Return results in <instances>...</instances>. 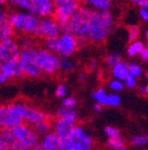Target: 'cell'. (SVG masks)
<instances>
[{"instance_id":"obj_56","label":"cell","mask_w":148,"mask_h":150,"mask_svg":"<svg viewBox=\"0 0 148 150\" xmlns=\"http://www.w3.org/2000/svg\"><path fill=\"white\" fill-rule=\"evenodd\" d=\"M147 47H148V42H147Z\"/></svg>"},{"instance_id":"obj_30","label":"cell","mask_w":148,"mask_h":150,"mask_svg":"<svg viewBox=\"0 0 148 150\" xmlns=\"http://www.w3.org/2000/svg\"><path fill=\"white\" fill-rule=\"evenodd\" d=\"M12 3L20 10L26 12H33V3L31 2V0H12Z\"/></svg>"},{"instance_id":"obj_26","label":"cell","mask_w":148,"mask_h":150,"mask_svg":"<svg viewBox=\"0 0 148 150\" xmlns=\"http://www.w3.org/2000/svg\"><path fill=\"white\" fill-rule=\"evenodd\" d=\"M130 144L134 147H144L148 145V135L147 134H135L131 137Z\"/></svg>"},{"instance_id":"obj_32","label":"cell","mask_w":148,"mask_h":150,"mask_svg":"<svg viewBox=\"0 0 148 150\" xmlns=\"http://www.w3.org/2000/svg\"><path fill=\"white\" fill-rule=\"evenodd\" d=\"M121 61H122V58H121L120 53L113 52V53H110V54H108L106 57L105 64H106V66H108L109 68H111V67H113L114 65H117Z\"/></svg>"},{"instance_id":"obj_52","label":"cell","mask_w":148,"mask_h":150,"mask_svg":"<svg viewBox=\"0 0 148 150\" xmlns=\"http://www.w3.org/2000/svg\"><path fill=\"white\" fill-rule=\"evenodd\" d=\"M80 1H85V2H86V0H80Z\"/></svg>"},{"instance_id":"obj_2","label":"cell","mask_w":148,"mask_h":150,"mask_svg":"<svg viewBox=\"0 0 148 150\" xmlns=\"http://www.w3.org/2000/svg\"><path fill=\"white\" fill-rule=\"evenodd\" d=\"M91 10L88 6H80L69 20V32L80 40V44H85L89 40L90 33V13Z\"/></svg>"},{"instance_id":"obj_31","label":"cell","mask_w":148,"mask_h":150,"mask_svg":"<svg viewBox=\"0 0 148 150\" xmlns=\"http://www.w3.org/2000/svg\"><path fill=\"white\" fill-rule=\"evenodd\" d=\"M107 146L111 149H117V148L125 146V139L122 136H117V137H111L107 139Z\"/></svg>"},{"instance_id":"obj_15","label":"cell","mask_w":148,"mask_h":150,"mask_svg":"<svg viewBox=\"0 0 148 150\" xmlns=\"http://www.w3.org/2000/svg\"><path fill=\"white\" fill-rule=\"evenodd\" d=\"M75 126L76 125L73 124V122L58 118V117H56L55 119L52 120V129L57 135L59 136V139H61V144H64L71 136Z\"/></svg>"},{"instance_id":"obj_42","label":"cell","mask_w":148,"mask_h":150,"mask_svg":"<svg viewBox=\"0 0 148 150\" xmlns=\"http://www.w3.org/2000/svg\"><path fill=\"white\" fill-rule=\"evenodd\" d=\"M97 65H98V62H97L95 59L91 60L88 64H87V71L91 72V71H93V70H95V69H96Z\"/></svg>"},{"instance_id":"obj_20","label":"cell","mask_w":148,"mask_h":150,"mask_svg":"<svg viewBox=\"0 0 148 150\" xmlns=\"http://www.w3.org/2000/svg\"><path fill=\"white\" fill-rule=\"evenodd\" d=\"M56 117L65 119V120H68V121H70V122H73V124H76L77 112L74 110V109L60 107L59 109L56 111Z\"/></svg>"},{"instance_id":"obj_47","label":"cell","mask_w":148,"mask_h":150,"mask_svg":"<svg viewBox=\"0 0 148 150\" xmlns=\"http://www.w3.org/2000/svg\"><path fill=\"white\" fill-rule=\"evenodd\" d=\"M115 150H129V149L127 147H126V146H122V147L117 148V149H115Z\"/></svg>"},{"instance_id":"obj_18","label":"cell","mask_w":148,"mask_h":150,"mask_svg":"<svg viewBox=\"0 0 148 150\" xmlns=\"http://www.w3.org/2000/svg\"><path fill=\"white\" fill-rule=\"evenodd\" d=\"M16 30L9 20V13L6 11L0 12V42L12 40L14 38Z\"/></svg>"},{"instance_id":"obj_46","label":"cell","mask_w":148,"mask_h":150,"mask_svg":"<svg viewBox=\"0 0 148 150\" xmlns=\"http://www.w3.org/2000/svg\"><path fill=\"white\" fill-rule=\"evenodd\" d=\"M86 78H87V77H86L85 74H80V75H78V81H80V82H84V81L86 80Z\"/></svg>"},{"instance_id":"obj_39","label":"cell","mask_w":148,"mask_h":150,"mask_svg":"<svg viewBox=\"0 0 148 150\" xmlns=\"http://www.w3.org/2000/svg\"><path fill=\"white\" fill-rule=\"evenodd\" d=\"M138 78H135V77H133V76L129 75L127 78L124 80V83H125V87H127V88H129V90H132V88H134V87L138 86V81H137Z\"/></svg>"},{"instance_id":"obj_45","label":"cell","mask_w":148,"mask_h":150,"mask_svg":"<svg viewBox=\"0 0 148 150\" xmlns=\"http://www.w3.org/2000/svg\"><path fill=\"white\" fill-rule=\"evenodd\" d=\"M103 109H104V105L101 103H97V102H95V104L93 105V111L96 113H101L103 111Z\"/></svg>"},{"instance_id":"obj_5","label":"cell","mask_w":148,"mask_h":150,"mask_svg":"<svg viewBox=\"0 0 148 150\" xmlns=\"http://www.w3.org/2000/svg\"><path fill=\"white\" fill-rule=\"evenodd\" d=\"M11 133L15 141L17 142L21 150H29L32 148H37L39 144V136L34 131L31 125L23 124L11 129Z\"/></svg>"},{"instance_id":"obj_12","label":"cell","mask_w":148,"mask_h":150,"mask_svg":"<svg viewBox=\"0 0 148 150\" xmlns=\"http://www.w3.org/2000/svg\"><path fill=\"white\" fill-rule=\"evenodd\" d=\"M24 74L19 60L8 61L0 64V83H6L10 80L22 78Z\"/></svg>"},{"instance_id":"obj_28","label":"cell","mask_w":148,"mask_h":150,"mask_svg":"<svg viewBox=\"0 0 148 150\" xmlns=\"http://www.w3.org/2000/svg\"><path fill=\"white\" fill-rule=\"evenodd\" d=\"M106 96H107V93H106L105 88H103V87H98V88H96L95 91H93L91 94L92 99H93L95 102L103 104V105H104V102H105Z\"/></svg>"},{"instance_id":"obj_22","label":"cell","mask_w":148,"mask_h":150,"mask_svg":"<svg viewBox=\"0 0 148 150\" xmlns=\"http://www.w3.org/2000/svg\"><path fill=\"white\" fill-rule=\"evenodd\" d=\"M144 49H145V45L141 40H134V42L129 43V45L127 46V54L130 58H134L138 54H140Z\"/></svg>"},{"instance_id":"obj_6","label":"cell","mask_w":148,"mask_h":150,"mask_svg":"<svg viewBox=\"0 0 148 150\" xmlns=\"http://www.w3.org/2000/svg\"><path fill=\"white\" fill-rule=\"evenodd\" d=\"M35 55L43 74L52 76L60 70V57L57 53L46 49L45 47H38L35 50Z\"/></svg>"},{"instance_id":"obj_9","label":"cell","mask_w":148,"mask_h":150,"mask_svg":"<svg viewBox=\"0 0 148 150\" xmlns=\"http://www.w3.org/2000/svg\"><path fill=\"white\" fill-rule=\"evenodd\" d=\"M55 13L53 17L60 25V27L67 26L72 15L80 8V0H54Z\"/></svg>"},{"instance_id":"obj_14","label":"cell","mask_w":148,"mask_h":150,"mask_svg":"<svg viewBox=\"0 0 148 150\" xmlns=\"http://www.w3.org/2000/svg\"><path fill=\"white\" fill-rule=\"evenodd\" d=\"M21 53V47L18 42L12 40L0 42V62H8V61L19 60Z\"/></svg>"},{"instance_id":"obj_57","label":"cell","mask_w":148,"mask_h":150,"mask_svg":"<svg viewBox=\"0 0 148 150\" xmlns=\"http://www.w3.org/2000/svg\"><path fill=\"white\" fill-rule=\"evenodd\" d=\"M60 150H63V149H60Z\"/></svg>"},{"instance_id":"obj_36","label":"cell","mask_w":148,"mask_h":150,"mask_svg":"<svg viewBox=\"0 0 148 150\" xmlns=\"http://www.w3.org/2000/svg\"><path fill=\"white\" fill-rule=\"evenodd\" d=\"M105 134L107 135L108 139H111V137H117V136H121V132L120 130L115 127H112V126H107L104 130Z\"/></svg>"},{"instance_id":"obj_23","label":"cell","mask_w":148,"mask_h":150,"mask_svg":"<svg viewBox=\"0 0 148 150\" xmlns=\"http://www.w3.org/2000/svg\"><path fill=\"white\" fill-rule=\"evenodd\" d=\"M32 127H33L35 132L37 133V135L39 136V137H43V136H45L46 134H48L50 131H52L51 130L52 121H50V119H49V120L41 121L39 124L34 125V126H32Z\"/></svg>"},{"instance_id":"obj_24","label":"cell","mask_w":148,"mask_h":150,"mask_svg":"<svg viewBox=\"0 0 148 150\" xmlns=\"http://www.w3.org/2000/svg\"><path fill=\"white\" fill-rule=\"evenodd\" d=\"M58 44H59V36L43 38V47L50 51L54 52V53H57V51H58Z\"/></svg>"},{"instance_id":"obj_49","label":"cell","mask_w":148,"mask_h":150,"mask_svg":"<svg viewBox=\"0 0 148 150\" xmlns=\"http://www.w3.org/2000/svg\"><path fill=\"white\" fill-rule=\"evenodd\" d=\"M145 77H146V79H147V81H148V70L145 72Z\"/></svg>"},{"instance_id":"obj_27","label":"cell","mask_w":148,"mask_h":150,"mask_svg":"<svg viewBox=\"0 0 148 150\" xmlns=\"http://www.w3.org/2000/svg\"><path fill=\"white\" fill-rule=\"evenodd\" d=\"M75 68V62L70 58H60V71L71 72Z\"/></svg>"},{"instance_id":"obj_40","label":"cell","mask_w":148,"mask_h":150,"mask_svg":"<svg viewBox=\"0 0 148 150\" xmlns=\"http://www.w3.org/2000/svg\"><path fill=\"white\" fill-rule=\"evenodd\" d=\"M138 92L141 96L147 97L148 96V83H141L138 86Z\"/></svg>"},{"instance_id":"obj_10","label":"cell","mask_w":148,"mask_h":150,"mask_svg":"<svg viewBox=\"0 0 148 150\" xmlns=\"http://www.w3.org/2000/svg\"><path fill=\"white\" fill-rule=\"evenodd\" d=\"M22 117L15 110L13 104H2L0 107V126L1 129H13L19 125L23 124Z\"/></svg>"},{"instance_id":"obj_4","label":"cell","mask_w":148,"mask_h":150,"mask_svg":"<svg viewBox=\"0 0 148 150\" xmlns=\"http://www.w3.org/2000/svg\"><path fill=\"white\" fill-rule=\"evenodd\" d=\"M94 141L85 128L82 126H75L71 136L61 144L63 150H92Z\"/></svg>"},{"instance_id":"obj_17","label":"cell","mask_w":148,"mask_h":150,"mask_svg":"<svg viewBox=\"0 0 148 150\" xmlns=\"http://www.w3.org/2000/svg\"><path fill=\"white\" fill-rule=\"evenodd\" d=\"M37 148L39 150H60L61 149V139L52 130L41 137Z\"/></svg>"},{"instance_id":"obj_19","label":"cell","mask_w":148,"mask_h":150,"mask_svg":"<svg viewBox=\"0 0 148 150\" xmlns=\"http://www.w3.org/2000/svg\"><path fill=\"white\" fill-rule=\"evenodd\" d=\"M110 75L112 78L124 81L129 76V64L125 61H121L110 68Z\"/></svg>"},{"instance_id":"obj_3","label":"cell","mask_w":148,"mask_h":150,"mask_svg":"<svg viewBox=\"0 0 148 150\" xmlns=\"http://www.w3.org/2000/svg\"><path fill=\"white\" fill-rule=\"evenodd\" d=\"M9 20L14 27L16 32H21L22 34L36 35L40 18L32 12L15 11L9 13Z\"/></svg>"},{"instance_id":"obj_25","label":"cell","mask_w":148,"mask_h":150,"mask_svg":"<svg viewBox=\"0 0 148 150\" xmlns=\"http://www.w3.org/2000/svg\"><path fill=\"white\" fill-rule=\"evenodd\" d=\"M121 102H122V99L120 96L115 93H111V94H107V96H106L104 105L109 108H117L120 105Z\"/></svg>"},{"instance_id":"obj_33","label":"cell","mask_w":148,"mask_h":150,"mask_svg":"<svg viewBox=\"0 0 148 150\" xmlns=\"http://www.w3.org/2000/svg\"><path fill=\"white\" fill-rule=\"evenodd\" d=\"M143 74V68L139 63L132 62L129 63V75L133 76L135 78H140Z\"/></svg>"},{"instance_id":"obj_37","label":"cell","mask_w":148,"mask_h":150,"mask_svg":"<svg viewBox=\"0 0 148 150\" xmlns=\"http://www.w3.org/2000/svg\"><path fill=\"white\" fill-rule=\"evenodd\" d=\"M76 105H77V99L76 98H74V97H65V98H63V101H61V107L74 109Z\"/></svg>"},{"instance_id":"obj_41","label":"cell","mask_w":148,"mask_h":150,"mask_svg":"<svg viewBox=\"0 0 148 150\" xmlns=\"http://www.w3.org/2000/svg\"><path fill=\"white\" fill-rule=\"evenodd\" d=\"M134 6H139L140 9L148 10V0H131Z\"/></svg>"},{"instance_id":"obj_44","label":"cell","mask_w":148,"mask_h":150,"mask_svg":"<svg viewBox=\"0 0 148 150\" xmlns=\"http://www.w3.org/2000/svg\"><path fill=\"white\" fill-rule=\"evenodd\" d=\"M140 58L143 62H148V47H145V49L140 53Z\"/></svg>"},{"instance_id":"obj_55","label":"cell","mask_w":148,"mask_h":150,"mask_svg":"<svg viewBox=\"0 0 148 150\" xmlns=\"http://www.w3.org/2000/svg\"><path fill=\"white\" fill-rule=\"evenodd\" d=\"M124 1H128V0H124Z\"/></svg>"},{"instance_id":"obj_53","label":"cell","mask_w":148,"mask_h":150,"mask_svg":"<svg viewBox=\"0 0 148 150\" xmlns=\"http://www.w3.org/2000/svg\"><path fill=\"white\" fill-rule=\"evenodd\" d=\"M33 1H35V0H31V2H33Z\"/></svg>"},{"instance_id":"obj_29","label":"cell","mask_w":148,"mask_h":150,"mask_svg":"<svg viewBox=\"0 0 148 150\" xmlns=\"http://www.w3.org/2000/svg\"><path fill=\"white\" fill-rule=\"evenodd\" d=\"M108 87L110 88L111 92L119 93V92H122V91L124 90L125 83H124V81L123 80H119V79L112 78L108 82Z\"/></svg>"},{"instance_id":"obj_38","label":"cell","mask_w":148,"mask_h":150,"mask_svg":"<svg viewBox=\"0 0 148 150\" xmlns=\"http://www.w3.org/2000/svg\"><path fill=\"white\" fill-rule=\"evenodd\" d=\"M67 93H68V88L65 84H58L55 88V96L58 97V98H65L67 96Z\"/></svg>"},{"instance_id":"obj_34","label":"cell","mask_w":148,"mask_h":150,"mask_svg":"<svg viewBox=\"0 0 148 150\" xmlns=\"http://www.w3.org/2000/svg\"><path fill=\"white\" fill-rule=\"evenodd\" d=\"M18 44L20 45L21 49H27V48H32V47H34L33 46V40H32L31 35L23 34L22 36L19 38Z\"/></svg>"},{"instance_id":"obj_13","label":"cell","mask_w":148,"mask_h":150,"mask_svg":"<svg viewBox=\"0 0 148 150\" xmlns=\"http://www.w3.org/2000/svg\"><path fill=\"white\" fill-rule=\"evenodd\" d=\"M60 34H61V27L53 16L52 17L40 18L36 36L47 38L59 36Z\"/></svg>"},{"instance_id":"obj_43","label":"cell","mask_w":148,"mask_h":150,"mask_svg":"<svg viewBox=\"0 0 148 150\" xmlns=\"http://www.w3.org/2000/svg\"><path fill=\"white\" fill-rule=\"evenodd\" d=\"M139 17L145 21V23H148V10L147 9H140L139 10Z\"/></svg>"},{"instance_id":"obj_8","label":"cell","mask_w":148,"mask_h":150,"mask_svg":"<svg viewBox=\"0 0 148 150\" xmlns=\"http://www.w3.org/2000/svg\"><path fill=\"white\" fill-rule=\"evenodd\" d=\"M35 50H36L35 47L21 49L19 57V63L21 65L23 74L29 78H40L43 75V71L36 60Z\"/></svg>"},{"instance_id":"obj_35","label":"cell","mask_w":148,"mask_h":150,"mask_svg":"<svg viewBox=\"0 0 148 150\" xmlns=\"http://www.w3.org/2000/svg\"><path fill=\"white\" fill-rule=\"evenodd\" d=\"M140 36V28L138 26H130L128 28V40L134 42L139 40Z\"/></svg>"},{"instance_id":"obj_21","label":"cell","mask_w":148,"mask_h":150,"mask_svg":"<svg viewBox=\"0 0 148 150\" xmlns=\"http://www.w3.org/2000/svg\"><path fill=\"white\" fill-rule=\"evenodd\" d=\"M86 3L90 9L100 12L109 11L112 6L111 0H86Z\"/></svg>"},{"instance_id":"obj_11","label":"cell","mask_w":148,"mask_h":150,"mask_svg":"<svg viewBox=\"0 0 148 150\" xmlns=\"http://www.w3.org/2000/svg\"><path fill=\"white\" fill-rule=\"evenodd\" d=\"M80 47V40L70 32H61L59 35V44L57 54L60 58H70Z\"/></svg>"},{"instance_id":"obj_1","label":"cell","mask_w":148,"mask_h":150,"mask_svg":"<svg viewBox=\"0 0 148 150\" xmlns=\"http://www.w3.org/2000/svg\"><path fill=\"white\" fill-rule=\"evenodd\" d=\"M113 26L114 18L110 11L100 12L91 10L89 40L94 44H101L105 42L110 35Z\"/></svg>"},{"instance_id":"obj_50","label":"cell","mask_w":148,"mask_h":150,"mask_svg":"<svg viewBox=\"0 0 148 150\" xmlns=\"http://www.w3.org/2000/svg\"><path fill=\"white\" fill-rule=\"evenodd\" d=\"M145 36H146V38H147V40H148V30L146 31V33H145Z\"/></svg>"},{"instance_id":"obj_48","label":"cell","mask_w":148,"mask_h":150,"mask_svg":"<svg viewBox=\"0 0 148 150\" xmlns=\"http://www.w3.org/2000/svg\"><path fill=\"white\" fill-rule=\"evenodd\" d=\"M1 3H6V2H12V0H0Z\"/></svg>"},{"instance_id":"obj_51","label":"cell","mask_w":148,"mask_h":150,"mask_svg":"<svg viewBox=\"0 0 148 150\" xmlns=\"http://www.w3.org/2000/svg\"><path fill=\"white\" fill-rule=\"evenodd\" d=\"M29 150H39L38 148H32V149H29Z\"/></svg>"},{"instance_id":"obj_7","label":"cell","mask_w":148,"mask_h":150,"mask_svg":"<svg viewBox=\"0 0 148 150\" xmlns=\"http://www.w3.org/2000/svg\"><path fill=\"white\" fill-rule=\"evenodd\" d=\"M11 103L13 104L15 110L20 114V116L22 117L23 121L26 124L34 126V125L39 124L41 121L49 120L48 114H46L45 112H43V111L37 109V108L33 107L31 104H29L28 102L18 100L11 102Z\"/></svg>"},{"instance_id":"obj_16","label":"cell","mask_w":148,"mask_h":150,"mask_svg":"<svg viewBox=\"0 0 148 150\" xmlns=\"http://www.w3.org/2000/svg\"><path fill=\"white\" fill-rule=\"evenodd\" d=\"M33 12L39 18L52 17L55 13L54 0H35L33 1Z\"/></svg>"},{"instance_id":"obj_54","label":"cell","mask_w":148,"mask_h":150,"mask_svg":"<svg viewBox=\"0 0 148 150\" xmlns=\"http://www.w3.org/2000/svg\"><path fill=\"white\" fill-rule=\"evenodd\" d=\"M3 150H11V149H3Z\"/></svg>"}]
</instances>
